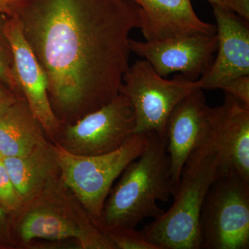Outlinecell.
<instances>
[{
	"instance_id": "ac0fdd59",
	"label": "cell",
	"mask_w": 249,
	"mask_h": 249,
	"mask_svg": "<svg viewBox=\"0 0 249 249\" xmlns=\"http://www.w3.org/2000/svg\"><path fill=\"white\" fill-rule=\"evenodd\" d=\"M106 235L110 240L114 249H160L147 240L142 231L135 228L115 227L104 229Z\"/></svg>"
},
{
	"instance_id": "5bb4252c",
	"label": "cell",
	"mask_w": 249,
	"mask_h": 249,
	"mask_svg": "<svg viewBox=\"0 0 249 249\" xmlns=\"http://www.w3.org/2000/svg\"><path fill=\"white\" fill-rule=\"evenodd\" d=\"M22 240H62L75 238L85 249H114L105 234L93 227H79L65 216L50 211L36 210L25 216L19 227Z\"/></svg>"
},
{
	"instance_id": "d6986e66",
	"label": "cell",
	"mask_w": 249,
	"mask_h": 249,
	"mask_svg": "<svg viewBox=\"0 0 249 249\" xmlns=\"http://www.w3.org/2000/svg\"><path fill=\"white\" fill-rule=\"evenodd\" d=\"M22 202L2 160H0V206L6 213L19 209Z\"/></svg>"
},
{
	"instance_id": "4fadbf2b",
	"label": "cell",
	"mask_w": 249,
	"mask_h": 249,
	"mask_svg": "<svg viewBox=\"0 0 249 249\" xmlns=\"http://www.w3.org/2000/svg\"><path fill=\"white\" fill-rule=\"evenodd\" d=\"M140 9V28L145 41L181 36L215 35L217 28L196 16L191 0H127Z\"/></svg>"
},
{
	"instance_id": "484cf974",
	"label": "cell",
	"mask_w": 249,
	"mask_h": 249,
	"mask_svg": "<svg viewBox=\"0 0 249 249\" xmlns=\"http://www.w3.org/2000/svg\"><path fill=\"white\" fill-rule=\"evenodd\" d=\"M2 160V156H1V153H0V160Z\"/></svg>"
},
{
	"instance_id": "2e32d148",
	"label": "cell",
	"mask_w": 249,
	"mask_h": 249,
	"mask_svg": "<svg viewBox=\"0 0 249 249\" xmlns=\"http://www.w3.org/2000/svg\"><path fill=\"white\" fill-rule=\"evenodd\" d=\"M2 161L22 201L34 196L58 165L55 148L45 142L27 156L4 157Z\"/></svg>"
},
{
	"instance_id": "8fae6325",
	"label": "cell",
	"mask_w": 249,
	"mask_h": 249,
	"mask_svg": "<svg viewBox=\"0 0 249 249\" xmlns=\"http://www.w3.org/2000/svg\"><path fill=\"white\" fill-rule=\"evenodd\" d=\"M218 40L217 55L199 79L201 89H220L229 80L249 76V29L232 11L213 6Z\"/></svg>"
},
{
	"instance_id": "44dd1931",
	"label": "cell",
	"mask_w": 249,
	"mask_h": 249,
	"mask_svg": "<svg viewBox=\"0 0 249 249\" xmlns=\"http://www.w3.org/2000/svg\"><path fill=\"white\" fill-rule=\"evenodd\" d=\"M19 97L21 96L0 82V116L3 115Z\"/></svg>"
},
{
	"instance_id": "d4e9b609",
	"label": "cell",
	"mask_w": 249,
	"mask_h": 249,
	"mask_svg": "<svg viewBox=\"0 0 249 249\" xmlns=\"http://www.w3.org/2000/svg\"><path fill=\"white\" fill-rule=\"evenodd\" d=\"M207 1H209L212 6L216 5V6H222V7L226 8L224 3H223L222 0H207Z\"/></svg>"
},
{
	"instance_id": "6da1fadb",
	"label": "cell",
	"mask_w": 249,
	"mask_h": 249,
	"mask_svg": "<svg viewBox=\"0 0 249 249\" xmlns=\"http://www.w3.org/2000/svg\"><path fill=\"white\" fill-rule=\"evenodd\" d=\"M23 35L43 69L54 112L82 117L119 94L140 9L127 0H19Z\"/></svg>"
},
{
	"instance_id": "7c38bea8",
	"label": "cell",
	"mask_w": 249,
	"mask_h": 249,
	"mask_svg": "<svg viewBox=\"0 0 249 249\" xmlns=\"http://www.w3.org/2000/svg\"><path fill=\"white\" fill-rule=\"evenodd\" d=\"M5 33L12 49L16 77L23 96L42 128L52 132L60 125L49 100L47 77L23 35L16 17L6 18Z\"/></svg>"
},
{
	"instance_id": "cb8c5ba5",
	"label": "cell",
	"mask_w": 249,
	"mask_h": 249,
	"mask_svg": "<svg viewBox=\"0 0 249 249\" xmlns=\"http://www.w3.org/2000/svg\"><path fill=\"white\" fill-rule=\"evenodd\" d=\"M5 212L0 206V245L4 243L6 238V222Z\"/></svg>"
},
{
	"instance_id": "9a60e30c",
	"label": "cell",
	"mask_w": 249,
	"mask_h": 249,
	"mask_svg": "<svg viewBox=\"0 0 249 249\" xmlns=\"http://www.w3.org/2000/svg\"><path fill=\"white\" fill-rule=\"evenodd\" d=\"M41 127L24 98H18L0 116V153L2 159L30 154L45 142Z\"/></svg>"
},
{
	"instance_id": "e0dca14e",
	"label": "cell",
	"mask_w": 249,
	"mask_h": 249,
	"mask_svg": "<svg viewBox=\"0 0 249 249\" xmlns=\"http://www.w3.org/2000/svg\"><path fill=\"white\" fill-rule=\"evenodd\" d=\"M6 18L0 15V82L19 96H23L15 71L12 49L5 33Z\"/></svg>"
},
{
	"instance_id": "277c9868",
	"label": "cell",
	"mask_w": 249,
	"mask_h": 249,
	"mask_svg": "<svg viewBox=\"0 0 249 249\" xmlns=\"http://www.w3.org/2000/svg\"><path fill=\"white\" fill-rule=\"evenodd\" d=\"M147 143V134H137L119 148L100 155H78L55 147L64 181L98 224L113 183L131 162L143 153Z\"/></svg>"
},
{
	"instance_id": "8992f818",
	"label": "cell",
	"mask_w": 249,
	"mask_h": 249,
	"mask_svg": "<svg viewBox=\"0 0 249 249\" xmlns=\"http://www.w3.org/2000/svg\"><path fill=\"white\" fill-rule=\"evenodd\" d=\"M201 249L249 248V182L219 175L210 188L200 215Z\"/></svg>"
},
{
	"instance_id": "30bf717a",
	"label": "cell",
	"mask_w": 249,
	"mask_h": 249,
	"mask_svg": "<svg viewBox=\"0 0 249 249\" xmlns=\"http://www.w3.org/2000/svg\"><path fill=\"white\" fill-rule=\"evenodd\" d=\"M211 138L219 160V175L232 174L249 182V108L227 93L211 107Z\"/></svg>"
},
{
	"instance_id": "ba28073f",
	"label": "cell",
	"mask_w": 249,
	"mask_h": 249,
	"mask_svg": "<svg viewBox=\"0 0 249 249\" xmlns=\"http://www.w3.org/2000/svg\"><path fill=\"white\" fill-rule=\"evenodd\" d=\"M131 52L146 60L160 76L178 73L196 80L206 73L217 51V35H191L156 41L129 39Z\"/></svg>"
},
{
	"instance_id": "3957f363",
	"label": "cell",
	"mask_w": 249,
	"mask_h": 249,
	"mask_svg": "<svg viewBox=\"0 0 249 249\" xmlns=\"http://www.w3.org/2000/svg\"><path fill=\"white\" fill-rule=\"evenodd\" d=\"M219 175V160L212 138L186 160L173 204L142 231L160 249H199L200 215L210 188Z\"/></svg>"
},
{
	"instance_id": "ffe728a7",
	"label": "cell",
	"mask_w": 249,
	"mask_h": 249,
	"mask_svg": "<svg viewBox=\"0 0 249 249\" xmlns=\"http://www.w3.org/2000/svg\"><path fill=\"white\" fill-rule=\"evenodd\" d=\"M219 89L232 95L245 107L249 108V76L237 77L230 80Z\"/></svg>"
},
{
	"instance_id": "52a82bcc",
	"label": "cell",
	"mask_w": 249,
	"mask_h": 249,
	"mask_svg": "<svg viewBox=\"0 0 249 249\" xmlns=\"http://www.w3.org/2000/svg\"><path fill=\"white\" fill-rule=\"evenodd\" d=\"M134 127L132 105L119 93L107 104L67 126L69 151L83 155L113 151L134 135Z\"/></svg>"
},
{
	"instance_id": "7402d4cb",
	"label": "cell",
	"mask_w": 249,
	"mask_h": 249,
	"mask_svg": "<svg viewBox=\"0 0 249 249\" xmlns=\"http://www.w3.org/2000/svg\"><path fill=\"white\" fill-rule=\"evenodd\" d=\"M227 9L237 13L245 20L249 19V0H222Z\"/></svg>"
},
{
	"instance_id": "5b68a950",
	"label": "cell",
	"mask_w": 249,
	"mask_h": 249,
	"mask_svg": "<svg viewBox=\"0 0 249 249\" xmlns=\"http://www.w3.org/2000/svg\"><path fill=\"white\" fill-rule=\"evenodd\" d=\"M199 89V80H191L182 74L166 79L142 59L129 66L119 93L127 98L133 108L134 134L155 133L166 138L167 123L174 109Z\"/></svg>"
},
{
	"instance_id": "7a4b0ae2",
	"label": "cell",
	"mask_w": 249,
	"mask_h": 249,
	"mask_svg": "<svg viewBox=\"0 0 249 249\" xmlns=\"http://www.w3.org/2000/svg\"><path fill=\"white\" fill-rule=\"evenodd\" d=\"M147 134L146 149L123 172L103 209L100 220L103 230L136 228L146 218L156 219L164 212L157 201L165 202L173 194L167 139L155 133Z\"/></svg>"
},
{
	"instance_id": "9c48e42d",
	"label": "cell",
	"mask_w": 249,
	"mask_h": 249,
	"mask_svg": "<svg viewBox=\"0 0 249 249\" xmlns=\"http://www.w3.org/2000/svg\"><path fill=\"white\" fill-rule=\"evenodd\" d=\"M211 107L202 89L190 93L170 114L166 126L173 194L178 188L183 166L193 152L211 140Z\"/></svg>"
},
{
	"instance_id": "603a6c76",
	"label": "cell",
	"mask_w": 249,
	"mask_h": 249,
	"mask_svg": "<svg viewBox=\"0 0 249 249\" xmlns=\"http://www.w3.org/2000/svg\"><path fill=\"white\" fill-rule=\"evenodd\" d=\"M19 0H0V15L12 18L16 14Z\"/></svg>"
}]
</instances>
